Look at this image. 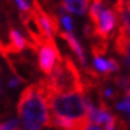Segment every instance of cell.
I'll return each mask as SVG.
<instances>
[{
  "label": "cell",
  "instance_id": "cell-10",
  "mask_svg": "<svg viewBox=\"0 0 130 130\" xmlns=\"http://www.w3.org/2000/svg\"><path fill=\"white\" fill-rule=\"evenodd\" d=\"M117 17H118V23H120L118 24V31L130 37V11L117 15Z\"/></svg>",
  "mask_w": 130,
  "mask_h": 130
},
{
  "label": "cell",
  "instance_id": "cell-5",
  "mask_svg": "<svg viewBox=\"0 0 130 130\" xmlns=\"http://www.w3.org/2000/svg\"><path fill=\"white\" fill-rule=\"evenodd\" d=\"M117 21H118V17L117 13L114 12V9H104L101 15H100L98 23L93 27L94 37L108 41V39H110L111 33H113L117 25Z\"/></svg>",
  "mask_w": 130,
  "mask_h": 130
},
{
  "label": "cell",
  "instance_id": "cell-13",
  "mask_svg": "<svg viewBox=\"0 0 130 130\" xmlns=\"http://www.w3.org/2000/svg\"><path fill=\"white\" fill-rule=\"evenodd\" d=\"M17 127H19V122L15 118H12V120H9L4 123H0V130H17Z\"/></svg>",
  "mask_w": 130,
  "mask_h": 130
},
{
  "label": "cell",
  "instance_id": "cell-4",
  "mask_svg": "<svg viewBox=\"0 0 130 130\" xmlns=\"http://www.w3.org/2000/svg\"><path fill=\"white\" fill-rule=\"evenodd\" d=\"M39 68L44 74H51L55 65L62 60L53 37H48L39 48Z\"/></svg>",
  "mask_w": 130,
  "mask_h": 130
},
{
  "label": "cell",
  "instance_id": "cell-2",
  "mask_svg": "<svg viewBox=\"0 0 130 130\" xmlns=\"http://www.w3.org/2000/svg\"><path fill=\"white\" fill-rule=\"evenodd\" d=\"M46 96V78H41L36 84L27 86L21 92L17 102V114L24 130H40L44 126H49Z\"/></svg>",
  "mask_w": 130,
  "mask_h": 130
},
{
  "label": "cell",
  "instance_id": "cell-17",
  "mask_svg": "<svg viewBox=\"0 0 130 130\" xmlns=\"http://www.w3.org/2000/svg\"><path fill=\"white\" fill-rule=\"evenodd\" d=\"M86 130H101V127H100V125H96V123H90Z\"/></svg>",
  "mask_w": 130,
  "mask_h": 130
},
{
  "label": "cell",
  "instance_id": "cell-3",
  "mask_svg": "<svg viewBox=\"0 0 130 130\" xmlns=\"http://www.w3.org/2000/svg\"><path fill=\"white\" fill-rule=\"evenodd\" d=\"M46 89L48 94H65L73 92L85 94L84 78L81 77L80 70L69 56H65L55 65L51 77L46 78Z\"/></svg>",
  "mask_w": 130,
  "mask_h": 130
},
{
  "label": "cell",
  "instance_id": "cell-18",
  "mask_svg": "<svg viewBox=\"0 0 130 130\" xmlns=\"http://www.w3.org/2000/svg\"><path fill=\"white\" fill-rule=\"evenodd\" d=\"M17 130H19V129H17Z\"/></svg>",
  "mask_w": 130,
  "mask_h": 130
},
{
  "label": "cell",
  "instance_id": "cell-12",
  "mask_svg": "<svg viewBox=\"0 0 130 130\" xmlns=\"http://www.w3.org/2000/svg\"><path fill=\"white\" fill-rule=\"evenodd\" d=\"M130 11V0H117L114 4V12L117 15Z\"/></svg>",
  "mask_w": 130,
  "mask_h": 130
},
{
  "label": "cell",
  "instance_id": "cell-9",
  "mask_svg": "<svg viewBox=\"0 0 130 130\" xmlns=\"http://www.w3.org/2000/svg\"><path fill=\"white\" fill-rule=\"evenodd\" d=\"M60 5L67 12L84 15L89 7V0H62Z\"/></svg>",
  "mask_w": 130,
  "mask_h": 130
},
{
  "label": "cell",
  "instance_id": "cell-1",
  "mask_svg": "<svg viewBox=\"0 0 130 130\" xmlns=\"http://www.w3.org/2000/svg\"><path fill=\"white\" fill-rule=\"evenodd\" d=\"M46 101L49 108L48 127L58 130H86L89 127L90 121L86 113L84 93H49Z\"/></svg>",
  "mask_w": 130,
  "mask_h": 130
},
{
  "label": "cell",
  "instance_id": "cell-16",
  "mask_svg": "<svg viewBox=\"0 0 130 130\" xmlns=\"http://www.w3.org/2000/svg\"><path fill=\"white\" fill-rule=\"evenodd\" d=\"M15 2H16L17 5H19V8H20L21 12H28V11L31 9V8L28 7V4H27L25 0H15Z\"/></svg>",
  "mask_w": 130,
  "mask_h": 130
},
{
  "label": "cell",
  "instance_id": "cell-11",
  "mask_svg": "<svg viewBox=\"0 0 130 130\" xmlns=\"http://www.w3.org/2000/svg\"><path fill=\"white\" fill-rule=\"evenodd\" d=\"M117 109L120 111L126 113V116L129 117V121H130V92L125 93V98L121 102L117 104Z\"/></svg>",
  "mask_w": 130,
  "mask_h": 130
},
{
  "label": "cell",
  "instance_id": "cell-8",
  "mask_svg": "<svg viewBox=\"0 0 130 130\" xmlns=\"http://www.w3.org/2000/svg\"><path fill=\"white\" fill-rule=\"evenodd\" d=\"M58 35H60V37L69 45V48L74 52V55L77 56L80 64L82 65V67H86V60H85L84 51H82V46L80 45L77 39H76L72 33H68V32H58Z\"/></svg>",
  "mask_w": 130,
  "mask_h": 130
},
{
  "label": "cell",
  "instance_id": "cell-14",
  "mask_svg": "<svg viewBox=\"0 0 130 130\" xmlns=\"http://www.w3.org/2000/svg\"><path fill=\"white\" fill-rule=\"evenodd\" d=\"M61 24L64 25V28L67 29L68 32H72L73 31V21H72V19H70L67 13L61 16Z\"/></svg>",
  "mask_w": 130,
  "mask_h": 130
},
{
  "label": "cell",
  "instance_id": "cell-7",
  "mask_svg": "<svg viewBox=\"0 0 130 130\" xmlns=\"http://www.w3.org/2000/svg\"><path fill=\"white\" fill-rule=\"evenodd\" d=\"M114 49L130 68V37L118 31L114 40Z\"/></svg>",
  "mask_w": 130,
  "mask_h": 130
},
{
  "label": "cell",
  "instance_id": "cell-15",
  "mask_svg": "<svg viewBox=\"0 0 130 130\" xmlns=\"http://www.w3.org/2000/svg\"><path fill=\"white\" fill-rule=\"evenodd\" d=\"M116 123H117V117L111 116L109 120L104 123V125H105V130H116Z\"/></svg>",
  "mask_w": 130,
  "mask_h": 130
},
{
  "label": "cell",
  "instance_id": "cell-6",
  "mask_svg": "<svg viewBox=\"0 0 130 130\" xmlns=\"http://www.w3.org/2000/svg\"><path fill=\"white\" fill-rule=\"evenodd\" d=\"M9 43L7 44V51H8V56L9 55H16V53L23 52L25 48L29 46V43L20 35V32L15 28H9Z\"/></svg>",
  "mask_w": 130,
  "mask_h": 130
}]
</instances>
